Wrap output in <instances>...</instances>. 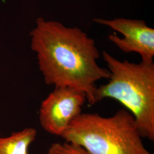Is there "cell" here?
I'll return each instance as SVG.
<instances>
[{"mask_svg":"<svg viewBox=\"0 0 154 154\" xmlns=\"http://www.w3.org/2000/svg\"><path fill=\"white\" fill-rule=\"evenodd\" d=\"M30 36L45 83L77 88L86 94L90 105H95V83L109 79L110 72L98 65L100 54L93 39L80 28L41 17Z\"/></svg>","mask_w":154,"mask_h":154,"instance_id":"cell-1","label":"cell"},{"mask_svg":"<svg viewBox=\"0 0 154 154\" xmlns=\"http://www.w3.org/2000/svg\"><path fill=\"white\" fill-rule=\"evenodd\" d=\"M109 82L97 87L95 100L115 99L132 114L142 138L154 140V63L120 61L104 51Z\"/></svg>","mask_w":154,"mask_h":154,"instance_id":"cell-2","label":"cell"},{"mask_svg":"<svg viewBox=\"0 0 154 154\" xmlns=\"http://www.w3.org/2000/svg\"><path fill=\"white\" fill-rule=\"evenodd\" d=\"M61 137L90 154H152L143 144L135 118L125 109L110 117L81 113Z\"/></svg>","mask_w":154,"mask_h":154,"instance_id":"cell-3","label":"cell"},{"mask_svg":"<svg viewBox=\"0 0 154 154\" xmlns=\"http://www.w3.org/2000/svg\"><path fill=\"white\" fill-rule=\"evenodd\" d=\"M86 100V94L77 88L55 87L41 103L39 112L41 126L46 132L61 137L82 113Z\"/></svg>","mask_w":154,"mask_h":154,"instance_id":"cell-4","label":"cell"},{"mask_svg":"<svg viewBox=\"0 0 154 154\" xmlns=\"http://www.w3.org/2000/svg\"><path fill=\"white\" fill-rule=\"evenodd\" d=\"M94 21L121 33L123 37L110 34V41L125 53H137L142 61H153L154 57V29L143 20L125 18L108 20L95 18Z\"/></svg>","mask_w":154,"mask_h":154,"instance_id":"cell-5","label":"cell"},{"mask_svg":"<svg viewBox=\"0 0 154 154\" xmlns=\"http://www.w3.org/2000/svg\"><path fill=\"white\" fill-rule=\"evenodd\" d=\"M36 136V130L29 127L10 136L0 137V154H29V148Z\"/></svg>","mask_w":154,"mask_h":154,"instance_id":"cell-6","label":"cell"},{"mask_svg":"<svg viewBox=\"0 0 154 154\" xmlns=\"http://www.w3.org/2000/svg\"><path fill=\"white\" fill-rule=\"evenodd\" d=\"M46 154H90L82 147L65 142L53 143Z\"/></svg>","mask_w":154,"mask_h":154,"instance_id":"cell-7","label":"cell"}]
</instances>
